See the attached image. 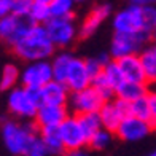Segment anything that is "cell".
Listing matches in <instances>:
<instances>
[{"instance_id": "cell-1", "label": "cell", "mask_w": 156, "mask_h": 156, "mask_svg": "<svg viewBox=\"0 0 156 156\" xmlns=\"http://www.w3.org/2000/svg\"><path fill=\"white\" fill-rule=\"evenodd\" d=\"M54 43L48 35L45 24H35L21 40L13 45V51L18 58L27 62L48 59L54 54Z\"/></svg>"}, {"instance_id": "cell-2", "label": "cell", "mask_w": 156, "mask_h": 156, "mask_svg": "<svg viewBox=\"0 0 156 156\" xmlns=\"http://www.w3.org/2000/svg\"><path fill=\"white\" fill-rule=\"evenodd\" d=\"M40 136L38 126L34 123H18V121H5L2 124V137L8 151L18 156H26L30 145Z\"/></svg>"}, {"instance_id": "cell-3", "label": "cell", "mask_w": 156, "mask_h": 156, "mask_svg": "<svg viewBox=\"0 0 156 156\" xmlns=\"http://www.w3.org/2000/svg\"><path fill=\"white\" fill-rule=\"evenodd\" d=\"M41 102L40 89H30L26 86H16L8 94V110L18 118L34 119Z\"/></svg>"}, {"instance_id": "cell-4", "label": "cell", "mask_w": 156, "mask_h": 156, "mask_svg": "<svg viewBox=\"0 0 156 156\" xmlns=\"http://www.w3.org/2000/svg\"><path fill=\"white\" fill-rule=\"evenodd\" d=\"M151 30H140L134 34H124V32H115L110 43V56L112 59H119L127 54L140 53L144 48H147V43L150 41Z\"/></svg>"}, {"instance_id": "cell-5", "label": "cell", "mask_w": 156, "mask_h": 156, "mask_svg": "<svg viewBox=\"0 0 156 156\" xmlns=\"http://www.w3.org/2000/svg\"><path fill=\"white\" fill-rule=\"evenodd\" d=\"M113 30L115 32H124V34H134L140 30H150L145 23L144 6L131 3L129 6L119 10L115 13L112 21Z\"/></svg>"}, {"instance_id": "cell-6", "label": "cell", "mask_w": 156, "mask_h": 156, "mask_svg": "<svg viewBox=\"0 0 156 156\" xmlns=\"http://www.w3.org/2000/svg\"><path fill=\"white\" fill-rule=\"evenodd\" d=\"M34 26L35 23L30 16H19L15 13H10V15L0 18V40H3L13 46Z\"/></svg>"}, {"instance_id": "cell-7", "label": "cell", "mask_w": 156, "mask_h": 156, "mask_svg": "<svg viewBox=\"0 0 156 156\" xmlns=\"http://www.w3.org/2000/svg\"><path fill=\"white\" fill-rule=\"evenodd\" d=\"M104 97L101 93L93 86L83 88L80 91H72L69 97V107L72 110V113L80 115V113H89V112H99L101 107L104 105Z\"/></svg>"}, {"instance_id": "cell-8", "label": "cell", "mask_w": 156, "mask_h": 156, "mask_svg": "<svg viewBox=\"0 0 156 156\" xmlns=\"http://www.w3.org/2000/svg\"><path fill=\"white\" fill-rule=\"evenodd\" d=\"M45 27L56 48H66L72 45L78 37V29L72 18H51Z\"/></svg>"}, {"instance_id": "cell-9", "label": "cell", "mask_w": 156, "mask_h": 156, "mask_svg": "<svg viewBox=\"0 0 156 156\" xmlns=\"http://www.w3.org/2000/svg\"><path fill=\"white\" fill-rule=\"evenodd\" d=\"M53 80V67L48 59L32 61L21 72V84L30 89H40Z\"/></svg>"}, {"instance_id": "cell-10", "label": "cell", "mask_w": 156, "mask_h": 156, "mask_svg": "<svg viewBox=\"0 0 156 156\" xmlns=\"http://www.w3.org/2000/svg\"><path fill=\"white\" fill-rule=\"evenodd\" d=\"M59 136L62 139V144L66 150H75V148H84L88 145V134L81 127L78 116L75 113L69 115L64 121L59 124Z\"/></svg>"}, {"instance_id": "cell-11", "label": "cell", "mask_w": 156, "mask_h": 156, "mask_svg": "<svg viewBox=\"0 0 156 156\" xmlns=\"http://www.w3.org/2000/svg\"><path fill=\"white\" fill-rule=\"evenodd\" d=\"M151 131H153L151 121H145V119H140L129 113L123 118V121L119 123L115 134L124 142H139L150 136Z\"/></svg>"}, {"instance_id": "cell-12", "label": "cell", "mask_w": 156, "mask_h": 156, "mask_svg": "<svg viewBox=\"0 0 156 156\" xmlns=\"http://www.w3.org/2000/svg\"><path fill=\"white\" fill-rule=\"evenodd\" d=\"M126 115H129V102H126L119 97L104 102V105L99 110L102 127H105V129H108L112 132H116L119 123L123 121V118Z\"/></svg>"}, {"instance_id": "cell-13", "label": "cell", "mask_w": 156, "mask_h": 156, "mask_svg": "<svg viewBox=\"0 0 156 156\" xmlns=\"http://www.w3.org/2000/svg\"><path fill=\"white\" fill-rule=\"evenodd\" d=\"M67 116H69L67 105L41 104L37 110L34 121L38 126V129H41V127H58Z\"/></svg>"}, {"instance_id": "cell-14", "label": "cell", "mask_w": 156, "mask_h": 156, "mask_svg": "<svg viewBox=\"0 0 156 156\" xmlns=\"http://www.w3.org/2000/svg\"><path fill=\"white\" fill-rule=\"evenodd\" d=\"M112 15V6L108 3H101L96 5L93 10H91L84 21L81 23V27L78 29V37L80 38H89L97 32V29L104 24V21Z\"/></svg>"}, {"instance_id": "cell-15", "label": "cell", "mask_w": 156, "mask_h": 156, "mask_svg": "<svg viewBox=\"0 0 156 156\" xmlns=\"http://www.w3.org/2000/svg\"><path fill=\"white\" fill-rule=\"evenodd\" d=\"M93 78H91L89 72H88V66H86V59H81V58H75L72 62H70V67H69V73L66 78V84L69 86L70 93L72 91H80L83 88H86L91 84Z\"/></svg>"}, {"instance_id": "cell-16", "label": "cell", "mask_w": 156, "mask_h": 156, "mask_svg": "<svg viewBox=\"0 0 156 156\" xmlns=\"http://www.w3.org/2000/svg\"><path fill=\"white\" fill-rule=\"evenodd\" d=\"M119 69L124 75V80H129V81H136V83H148V78L147 73L144 70V66H142V61H140V54H127L124 58H119L116 59Z\"/></svg>"}, {"instance_id": "cell-17", "label": "cell", "mask_w": 156, "mask_h": 156, "mask_svg": "<svg viewBox=\"0 0 156 156\" xmlns=\"http://www.w3.org/2000/svg\"><path fill=\"white\" fill-rule=\"evenodd\" d=\"M41 102L43 104H54V105H67L70 97V89L64 81L53 80L48 81L45 86L40 88Z\"/></svg>"}, {"instance_id": "cell-18", "label": "cell", "mask_w": 156, "mask_h": 156, "mask_svg": "<svg viewBox=\"0 0 156 156\" xmlns=\"http://www.w3.org/2000/svg\"><path fill=\"white\" fill-rule=\"evenodd\" d=\"M116 97L123 99L126 102H132L139 97H144L148 93V83H136V81H129L124 80L119 86L116 88Z\"/></svg>"}, {"instance_id": "cell-19", "label": "cell", "mask_w": 156, "mask_h": 156, "mask_svg": "<svg viewBox=\"0 0 156 156\" xmlns=\"http://www.w3.org/2000/svg\"><path fill=\"white\" fill-rule=\"evenodd\" d=\"M58 127H41L40 129V139L43 140L51 156H62V153L66 151V147L62 144Z\"/></svg>"}, {"instance_id": "cell-20", "label": "cell", "mask_w": 156, "mask_h": 156, "mask_svg": "<svg viewBox=\"0 0 156 156\" xmlns=\"http://www.w3.org/2000/svg\"><path fill=\"white\" fill-rule=\"evenodd\" d=\"M73 56L67 53V51H62L54 54V58L51 61V67H53V78L58 81H64L66 83V78L69 73V67H70V62H72Z\"/></svg>"}, {"instance_id": "cell-21", "label": "cell", "mask_w": 156, "mask_h": 156, "mask_svg": "<svg viewBox=\"0 0 156 156\" xmlns=\"http://www.w3.org/2000/svg\"><path fill=\"white\" fill-rule=\"evenodd\" d=\"M18 81H21V72L15 64H6L0 75V89L2 91H11L16 88Z\"/></svg>"}, {"instance_id": "cell-22", "label": "cell", "mask_w": 156, "mask_h": 156, "mask_svg": "<svg viewBox=\"0 0 156 156\" xmlns=\"http://www.w3.org/2000/svg\"><path fill=\"white\" fill-rule=\"evenodd\" d=\"M129 113L140 119H145V121H153V112H151V107H150V102H148L147 96L129 102Z\"/></svg>"}, {"instance_id": "cell-23", "label": "cell", "mask_w": 156, "mask_h": 156, "mask_svg": "<svg viewBox=\"0 0 156 156\" xmlns=\"http://www.w3.org/2000/svg\"><path fill=\"white\" fill-rule=\"evenodd\" d=\"M140 54V61H142V66H144V70L147 73L148 78V83H154L156 81V54L153 51V48H144Z\"/></svg>"}, {"instance_id": "cell-24", "label": "cell", "mask_w": 156, "mask_h": 156, "mask_svg": "<svg viewBox=\"0 0 156 156\" xmlns=\"http://www.w3.org/2000/svg\"><path fill=\"white\" fill-rule=\"evenodd\" d=\"M113 134L115 132L105 129V127H101V129L96 131L93 136L88 139V147L93 148V150H105V148H108L110 144H112Z\"/></svg>"}, {"instance_id": "cell-25", "label": "cell", "mask_w": 156, "mask_h": 156, "mask_svg": "<svg viewBox=\"0 0 156 156\" xmlns=\"http://www.w3.org/2000/svg\"><path fill=\"white\" fill-rule=\"evenodd\" d=\"M78 121H80L81 127L84 129V132L88 134V137H91L96 131H99L102 127V121L99 116V112H89V113H80Z\"/></svg>"}, {"instance_id": "cell-26", "label": "cell", "mask_w": 156, "mask_h": 156, "mask_svg": "<svg viewBox=\"0 0 156 156\" xmlns=\"http://www.w3.org/2000/svg\"><path fill=\"white\" fill-rule=\"evenodd\" d=\"M75 0H51L49 2V10H51L53 18H72Z\"/></svg>"}, {"instance_id": "cell-27", "label": "cell", "mask_w": 156, "mask_h": 156, "mask_svg": "<svg viewBox=\"0 0 156 156\" xmlns=\"http://www.w3.org/2000/svg\"><path fill=\"white\" fill-rule=\"evenodd\" d=\"M102 73L105 75L107 81L110 83V86L115 88V91H116V88L119 86V84L124 81V75H123V72H121V69H119L116 59H112L107 66L104 67Z\"/></svg>"}, {"instance_id": "cell-28", "label": "cell", "mask_w": 156, "mask_h": 156, "mask_svg": "<svg viewBox=\"0 0 156 156\" xmlns=\"http://www.w3.org/2000/svg\"><path fill=\"white\" fill-rule=\"evenodd\" d=\"M29 16L35 24H46L51 19V10H49V3L45 2H34Z\"/></svg>"}, {"instance_id": "cell-29", "label": "cell", "mask_w": 156, "mask_h": 156, "mask_svg": "<svg viewBox=\"0 0 156 156\" xmlns=\"http://www.w3.org/2000/svg\"><path fill=\"white\" fill-rule=\"evenodd\" d=\"M91 84L101 93V96L104 97V101H112V99L116 97V93H115V88L110 86V83L107 81V78H105V75L101 72L97 76L93 78V81H91Z\"/></svg>"}, {"instance_id": "cell-30", "label": "cell", "mask_w": 156, "mask_h": 156, "mask_svg": "<svg viewBox=\"0 0 156 156\" xmlns=\"http://www.w3.org/2000/svg\"><path fill=\"white\" fill-rule=\"evenodd\" d=\"M34 0H13V13L19 16H29Z\"/></svg>"}, {"instance_id": "cell-31", "label": "cell", "mask_w": 156, "mask_h": 156, "mask_svg": "<svg viewBox=\"0 0 156 156\" xmlns=\"http://www.w3.org/2000/svg\"><path fill=\"white\" fill-rule=\"evenodd\" d=\"M26 156H51V154H49L48 148H46L45 144H43V140H41L40 136H38V139L35 140L34 144L30 145V148L27 150Z\"/></svg>"}, {"instance_id": "cell-32", "label": "cell", "mask_w": 156, "mask_h": 156, "mask_svg": "<svg viewBox=\"0 0 156 156\" xmlns=\"http://www.w3.org/2000/svg\"><path fill=\"white\" fill-rule=\"evenodd\" d=\"M144 15H145V23L150 30L156 27V3H150L144 6Z\"/></svg>"}, {"instance_id": "cell-33", "label": "cell", "mask_w": 156, "mask_h": 156, "mask_svg": "<svg viewBox=\"0 0 156 156\" xmlns=\"http://www.w3.org/2000/svg\"><path fill=\"white\" fill-rule=\"evenodd\" d=\"M86 66H88V72H89L91 78L97 76V75H99V73H101L102 70H104V66H102V62L97 59V56L86 59Z\"/></svg>"}, {"instance_id": "cell-34", "label": "cell", "mask_w": 156, "mask_h": 156, "mask_svg": "<svg viewBox=\"0 0 156 156\" xmlns=\"http://www.w3.org/2000/svg\"><path fill=\"white\" fill-rule=\"evenodd\" d=\"M147 97H148V102H150V107H151V112H153V118H154L156 116V81L148 83Z\"/></svg>"}, {"instance_id": "cell-35", "label": "cell", "mask_w": 156, "mask_h": 156, "mask_svg": "<svg viewBox=\"0 0 156 156\" xmlns=\"http://www.w3.org/2000/svg\"><path fill=\"white\" fill-rule=\"evenodd\" d=\"M13 13V0H0V18Z\"/></svg>"}, {"instance_id": "cell-36", "label": "cell", "mask_w": 156, "mask_h": 156, "mask_svg": "<svg viewBox=\"0 0 156 156\" xmlns=\"http://www.w3.org/2000/svg\"><path fill=\"white\" fill-rule=\"evenodd\" d=\"M62 156H89V153L84 148H75V150H66Z\"/></svg>"}, {"instance_id": "cell-37", "label": "cell", "mask_w": 156, "mask_h": 156, "mask_svg": "<svg viewBox=\"0 0 156 156\" xmlns=\"http://www.w3.org/2000/svg\"><path fill=\"white\" fill-rule=\"evenodd\" d=\"M131 3L134 5H140V6H145V5H150V3H154L156 0H129Z\"/></svg>"}, {"instance_id": "cell-38", "label": "cell", "mask_w": 156, "mask_h": 156, "mask_svg": "<svg viewBox=\"0 0 156 156\" xmlns=\"http://www.w3.org/2000/svg\"><path fill=\"white\" fill-rule=\"evenodd\" d=\"M151 37H153V40L156 41V27H154V29L151 30Z\"/></svg>"}, {"instance_id": "cell-39", "label": "cell", "mask_w": 156, "mask_h": 156, "mask_svg": "<svg viewBox=\"0 0 156 156\" xmlns=\"http://www.w3.org/2000/svg\"><path fill=\"white\" fill-rule=\"evenodd\" d=\"M151 123H153V129H154V131H156V116H154V118H153V121H151Z\"/></svg>"}, {"instance_id": "cell-40", "label": "cell", "mask_w": 156, "mask_h": 156, "mask_svg": "<svg viewBox=\"0 0 156 156\" xmlns=\"http://www.w3.org/2000/svg\"><path fill=\"white\" fill-rule=\"evenodd\" d=\"M34 2H45V3H49L51 0H34Z\"/></svg>"}, {"instance_id": "cell-41", "label": "cell", "mask_w": 156, "mask_h": 156, "mask_svg": "<svg viewBox=\"0 0 156 156\" xmlns=\"http://www.w3.org/2000/svg\"><path fill=\"white\" fill-rule=\"evenodd\" d=\"M151 48H153V51H154V54H156V41H154V43L151 45Z\"/></svg>"}, {"instance_id": "cell-42", "label": "cell", "mask_w": 156, "mask_h": 156, "mask_svg": "<svg viewBox=\"0 0 156 156\" xmlns=\"http://www.w3.org/2000/svg\"><path fill=\"white\" fill-rule=\"evenodd\" d=\"M76 3H83V2H88V0H75Z\"/></svg>"}, {"instance_id": "cell-43", "label": "cell", "mask_w": 156, "mask_h": 156, "mask_svg": "<svg viewBox=\"0 0 156 156\" xmlns=\"http://www.w3.org/2000/svg\"><path fill=\"white\" fill-rule=\"evenodd\" d=\"M148 156H156V151H153V153H150V154H148Z\"/></svg>"}, {"instance_id": "cell-44", "label": "cell", "mask_w": 156, "mask_h": 156, "mask_svg": "<svg viewBox=\"0 0 156 156\" xmlns=\"http://www.w3.org/2000/svg\"><path fill=\"white\" fill-rule=\"evenodd\" d=\"M154 3H156V2H154Z\"/></svg>"}]
</instances>
